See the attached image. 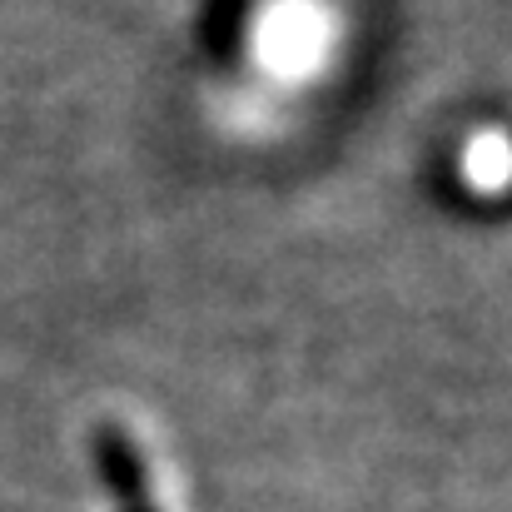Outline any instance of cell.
<instances>
[{"instance_id": "1", "label": "cell", "mask_w": 512, "mask_h": 512, "mask_svg": "<svg viewBox=\"0 0 512 512\" xmlns=\"http://www.w3.org/2000/svg\"><path fill=\"white\" fill-rule=\"evenodd\" d=\"M343 45V15L334 0H259L244 20L249 65L294 90L334 70Z\"/></svg>"}, {"instance_id": "2", "label": "cell", "mask_w": 512, "mask_h": 512, "mask_svg": "<svg viewBox=\"0 0 512 512\" xmlns=\"http://www.w3.org/2000/svg\"><path fill=\"white\" fill-rule=\"evenodd\" d=\"M458 174H463V184H468L473 194L498 199L503 184H508V140H503L498 130H478V135L463 145V155H458Z\"/></svg>"}]
</instances>
